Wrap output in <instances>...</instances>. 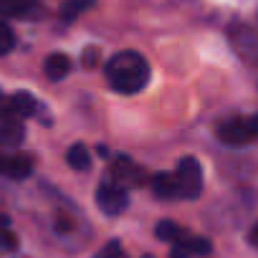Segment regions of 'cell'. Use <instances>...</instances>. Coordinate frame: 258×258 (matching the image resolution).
<instances>
[{
    "label": "cell",
    "mask_w": 258,
    "mask_h": 258,
    "mask_svg": "<svg viewBox=\"0 0 258 258\" xmlns=\"http://www.w3.org/2000/svg\"><path fill=\"white\" fill-rule=\"evenodd\" d=\"M150 63L137 51H121L106 61V81L119 94H137L150 84Z\"/></svg>",
    "instance_id": "1"
},
{
    "label": "cell",
    "mask_w": 258,
    "mask_h": 258,
    "mask_svg": "<svg viewBox=\"0 0 258 258\" xmlns=\"http://www.w3.org/2000/svg\"><path fill=\"white\" fill-rule=\"evenodd\" d=\"M228 38H230V46L233 51L248 61V63H258V31L245 26V23H233L230 31H228Z\"/></svg>",
    "instance_id": "2"
},
{
    "label": "cell",
    "mask_w": 258,
    "mask_h": 258,
    "mask_svg": "<svg viewBox=\"0 0 258 258\" xmlns=\"http://www.w3.org/2000/svg\"><path fill=\"white\" fill-rule=\"evenodd\" d=\"M177 180H180V192H182V200H195L200 192H203V167L195 157H182L177 162V170H175Z\"/></svg>",
    "instance_id": "3"
},
{
    "label": "cell",
    "mask_w": 258,
    "mask_h": 258,
    "mask_svg": "<svg viewBox=\"0 0 258 258\" xmlns=\"http://www.w3.org/2000/svg\"><path fill=\"white\" fill-rule=\"evenodd\" d=\"M96 205L101 208V213L106 215H119L126 210L129 205V195H126V187L114 182V180H106L99 185L96 190Z\"/></svg>",
    "instance_id": "4"
},
{
    "label": "cell",
    "mask_w": 258,
    "mask_h": 258,
    "mask_svg": "<svg viewBox=\"0 0 258 258\" xmlns=\"http://www.w3.org/2000/svg\"><path fill=\"white\" fill-rule=\"evenodd\" d=\"M218 137L225 147H245L250 145L258 135L250 124V119H228L225 124H220Z\"/></svg>",
    "instance_id": "5"
},
{
    "label": "cell",
    "mask_w": 258,
    "mask_h": 258,
    "mask_svg": "<svg viewBox=\"0 0 258 258\" xmlns=\"http://www.w3.org/2000/svg\"><path fill=\"white\" fill-rule=\"evenodd\" d=\"M33 172V160L28 155H6L0 157V175L11 180H26Z\"/></svg>",
    "instance_id": "6"
},
{
    "label": "cell",
    "mask_w": 258,
    "mask_h": 258,
    "mask_svg": "<svg viewBox=\"0 0 258 258\" xmlns=\"http://www.w3.org/2000/svg\"><path fill=\"white\" fill-rule=\"evenodd\" d=\"M109 175L119 185H140L142 182V170L132 160H126V157H116L109 165Z\"/></svg>",
    "instance_id": "7"
},
{
    "label": "cell",
    "mask_w": 258,
    "mask_h": 258,
    "mask_svg": "<svg viewBox=\"0 0 258 258\" xmlns=\"http://www.w3.org/2000/svg\"><path fill=\"white\" fill-rule=\"evenodd\" d=\"M26 137V126L18 116H6L0 121V147L6 150H16Z\"/></svg>",
    "instance_id": "8"
},
{
    "label": "cell",
    "mask_w": 258,
    "mask_h": 258,
    "mask_svg": "<svg viewBox=\"0 0 258 258\" xmlns=\"http://www.w3.org/2000/svg\"><path fill=\"white\" fill-rule=\"evenodd\" d=\"M152 192L160 198V200H182V192H180V180L175 172H160L152 177Z\"/></svg>",
    "instance_id": "9"
},
{
    "label": "cell",
    "mask_w": 258,
    "mask_h": 258,
    "mask_svg": "<svg viewBox=\"0 0 258 258\" xmlns=\"http://www.w3.org/2000/svg\"><path fill=\"white\" fill-rule=\"evenodd\" d=\"M36 111H38V99L28 91H18L8 99V116L26 119V116H33Z\"/></svg>",
    "instance_id": "10"
},
{
    "label": "cell",
    "mask_w": 258,
    "mask_h": 258,
    "mask_svg": "<svg viewBox=\"0 0 258 258\" xmlns=\"http://www.w3.org/2000/svg\"><path fill=\"white\" fill-rule=\"evenodd\" d=\"M43 71H46V76L51 81H61L71 74V61H69L66 53H51L46 58V63H43Z\"/></svg>",
    "instance_id": "11"
},
{
    "label": "cell",
    "mask_w": 258,
    "mask_h": 258,
    "mask_svg": "<svg viewBox=\"0 0 258 258\" xmlns=\"http://www.w3.org/2000/svg\"><path fill=\"white\" fill-rule=\"evenodd\" d=\"M36 6H38V0H0V16H6V18L31 16Z\"/></svg>",
    "instance_id": "12"
},
{
    "label": "cell",
    "mask_w": 258,
    "mask_h": 258,
    "mask_svg": "<svg viewBox=\"0 0 258 258\" xmlns=\"http://www.w3.org/2000/svg\"><path fill=\"white\" fill-rule=\"evenodd\" d=\"M94 6V0H66V3L61 6V18L63 23H74L81 13H86L89 8Z\"/></svg>",
    "instance_id": "13"
},
{
    "label": "cell",
    "mask_w": 258,
    "mask_h": 258,
    "mask_svg": "<svg viewBox=\"0 0 258 258\" xmlns=\"http://www.w3.org/2000/svg\"><path fill=\"white\" fill-rule=\"evenodd\" d=\"M66 162L74 167V170H89L91 165V155L84 145H74L69 152H66Z\"/></svg>",
    "instance_id": "14"
},
{
    "label": "cell",
    "mask_w": 258,
    "mask_h": 258,
    "mask_svg": "<svg viewBox=\"0 0 258 258\" xmlns=\"http://www.w3.org/2000/svg\"><path fill=\"white\" fill-rule=\"evenodd\" d=\"M182 230H185V228H180V225L172 223V220H162V223H157V228H155L157 238H162V240H167V243H175V240L182 235Z\"/></svg>",
    "instance_id": "15"
},
{
    "label": "cell",
    "mask_w": 258,
    "mask_h": 258,
    "mask_svg": "<svg viewBox=\"0 0 258 258\" xmlns=\"http://www.w3.org/2000/svg\"><path fill=\"white\" fill-rule=\"evenodd\" d=\"M13 46H16V33H13V28H11L6 21H0V56L11 53Z\"/></svg>",
    "instance_id": "16"
},
{
    "label": "cell",
    "mask_w": 258,
    "mask_h": 258,
    "mask_svg": "<svg viewBox=\"0 0 258 258\" xmlns=\"http://www.w3.org/2000/svg\"><path fill=\"white\" fill-rule=\"evenodd\" d=\"M96 258H126V253H124V248H121L119 240H109V243L96 253Z\"/></svg>",
    "instance_id": "17"
},
{
    "label": "cell",
    "mask_w": 258,
    "mask_h": 258,
    "mask_svg": "<svg viewBox=\"0 0 258 258\" xmlns=\"http://www.w3.org/2000/svg\"><path fill=\"white\" fill-rule=\"evenodd\" d=\"M250 240H253V245H258V225L253 228V233H250Z\"/></svg>",
    "instance_id": "18"
},
{
    "label": "cell",
    "mask_w": 258,
    "mask_h": 258,
    "mask_svg": "<svg viewBox=\"0 0 258 258\" xmlns=\"http://www.w3.org/2000/svg\"><path fill=\"white\" fill-rule=\"evenodd\" d=\"M0 228H8V218L6 215H0Z\"/></svg>",
    "instance_id": "19"
},
{
    "label": "cell",
    "mask_w": 258,
    "mask_h": 258,
    "mask_svg": "<svg viewBox=\"0 0 258 258\" xmlns=\"http://www.w3.org/2000/svg\"><path fill=\"white\" fill-rule=\"evenodd\" d=\"M0 106H3V96H0Z\"/></svg>",
    "instance_id": "20"
},
{
    "label": "cell",
    "mask_w": 258,
    "mask_h": 258,
    "mask_svg": "<svg viewBox=\"0 0 258 258\" xmlns=\"http://www.w3.org/2000/svg\"><path fill=\"white\" fill-rule=\"evenodd\" d=\"M142 258H152V255H142Z\"/></svg>",
    "instance_id": "21"
}]
</instances>
